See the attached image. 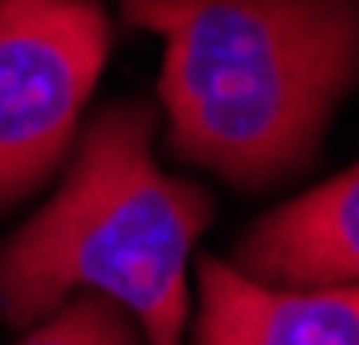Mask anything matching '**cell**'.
Returning <instances> with one entry per match:
<instances>
[{
	"mask_svg": "<svg viewBox=\"0 0 359 345\" xmlns=\"http://www.w3.org/2000/svg\"><path fill=\"white\" fill-rule=\"evenodd\" d=\"M196 345H359V283H264L201 259Z\"/></svg>",
	"mask_w": 359,
	"mask_h": 345,
	"instance_id": "4",
	"label": "cell"
},
{
	"mask_svg": "<svg viewBox=\"0 0 359 345\" xmlns=\"http://www.w3.org/2000/svg\"><path fill=\"white\" fill-rule=\"evenodd\" d=\"M20 345H144L135 316H125L111 297H77L53 307V316L29 331Z\"/></svg>",
	"mask_w": 359,
	"mask_h": 345,
	"instance_id": "6",
	"label": "cell"
},
{
	"mask_svg": "<svg viewBox=\"0 0 359 345\" xmlns=\"http://www.w3.org/2000/svg\"><path fill=\"white\" fill-rule=\"evenodd\" d=\"M206 221V187L154 163V106H111L86 125L57 197L0 245V316L43 321L82 288L125 307L149 345H177Z\"/></svg>",
	"mask_w": 359,
	"mask_h": 345,
	"instance_id": "2",
	"label": "cell"
},
{
	"mask_svg": "<svg viewBox=\"0 0 359 345\" xmlns=\"http://www.w3.org/2000/svg\"><path fill=\"white\" fill-rule=\"evenodd\" d=\"M106 53L96 0H0V211L53 177Z\"/></svg>",
	"mask_w": 359,
	"mask_h": 345,
	"instance_id": "3",
	"label": "cell"
},
{
	"mask_svg": "<svg viewBox=\"0 0 359 345\" xmlns=\"http://www.w3.org/2000/svg\"><path fill=\"white\" fill-rule=\"evenodd\" d=\"M240 269L264 283H359V163L264 216L240 245Z\"/></svg>",
	"mask_w": 359,
	"mask_h": 345,
	"instance_id": "5",
	"label": "cell"
},
{
	"mask_svg": "<svg viewBox=\"0 0 359 345\" xmlns=\"http://www.w3.org/2000/svg\"><path fill=\"white\" fill-rule=\"evenodd\" d=\"M163 39V115L177 158L269 187L316 154L359 82V0H120Z\"/></svg>",
	"mask_w": 359,
	"mask_h": 345,
	"instance_id": "1",
	"label": "cell"
}]
</instances>
